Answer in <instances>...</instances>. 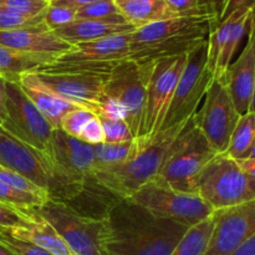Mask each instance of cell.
Wrapping results in <instances>:
<instances>
[{
	"label": "cell",
	"instance_id": "cell-45",
	"mask_svg": "<svg viewBox=\"0 0 255 255\" xmlns=\"http://www.w3.org/2000/svg\"><path fill=\"white\" fill-rule=\"evenodd\" d=\"M231 255H255V234L241 244Z\"/></svg>",
	"mask_w": 255,
	"mask_h": 255
},
{
	"label": "cell",
	"instance_id": "cell-40",
	"mask_svg": "<svg viewBox=\"0 0 255 255\" xmlns=\"http://www.w3.org/2000/svg\"><path fill=\"white\" fill-rule=\"evenodd\" d=\"M97 117L104 120H125L126 121L127 112L120 102L104 95L100 101Z\"/></svg>",
	"mask_w": 255,
	"mask_h": 255
},
{
	"label": "cell",
	"instance_id": "cell-6",
	"mask_svg": "<svg viewBox=\"0 0 255 255\" xmlns=\"http://www.w3.org/2000/svg\"><path fill=\"white\" fill-rule=\"evenodd\" d=\"M196 193L218 211L255 199V181L239 162L227 153H217L202 169Z\"/></svg>",
	"mask_w": 255,
	"mask_h": 255
},
{
	"label": "cell",
	"instance_id": "cell-29",
	"mask_svg": "<svg viewBox=\"0 0 255 255\" xmlns=\"http://www.w3.org/2000/svg\"><path fill=\"white\" fill-rule=\"evenodd\" d=\"M178 16L218 14V0H164ZM219 16V15H218Z\"/></svg>",
	"mask_w": 255,
	"mask_h": 255
},
{
	"label": "cell",
	"instance_id": "cell-10",
	"mask_svg": "<svg viewBox=\"0 0 255 255\" xmlns=\"http://www.w3.org/2000/svg\"><path fill=\"white\" fill-rule=\"evenodd\" d=\"M64 239L74 255H102L101 236L104 221L85 216L64 201L47 198L34 208Z\"/></svg>",
	"mask_w": 255,
	"mask_h": 255
},
{
	"label": "cell",
	"instance_id": "cell-24",
	"mask_svg": "<svg viewBox=\"0 0 255 255\" xmlns=\"http://www.w3.org/2000/svg\"><path fill=\"white\" fill-rule=\"evenodd\" d=\"M51 62H54V60L50 57L0 45V75L6 81L19 82V79L24 74L34 72L39 67Z\"/></svg>",
	"mask_w": 255,
	"mask_h": 255
},
{
	"label": "cell",
	"instance_id": "cell-7",
	"mask_svg": "<svg viewBox=\"0 0 255 255\" xmlns=\"http://www.w3.org/2000/svg\"><path fill=\"white\" fill-rule=\"evenodd\" d=\"M127 201L142 207L156 218L176 222L187 228L214 213L213 207L199 194L176 191L157 178L142 186Z\"/></svg>",
	"mask_w": 255,
	"mask_h": 255
},
{
	"label": "cell",
	"instance_id": "cell-51",
	"mask_svg": "<svg viewBox=\"0 0 255 255\" xmlns=\"http://www.w3.org/2000/svg\"><path fill=\"white\" fill-rule=\"evenodd\" d=\"M44 1H46V2H49V4H50V2H51V1H52V0H44Z\"/></svg>",
	"mask_w": 255,
	"mask_h": 255
},
{
	"label": "cell",
	"instance_id": "cell-11",
	"mask_svg": "<svg viewBox=\"0 0 255 255\" xmlns=\"http://www.w3.org/2000/svg\"><path fill=\"white\" fill-rule=\"evenodd\" d=\"M186 62L187 55H182L141 64L147 72V84L143 120L138 137L149 138L159 132Z\"/></svg>",
	"mask_w": 255,
	"mask_h": 255
},
{
	"label": "cell",
	"instance_id": "cell-35",
	"mask_svg": "<svg viewBox=\"0 0 255 255\" xmlns=\"http://www.w3.org/2000/svg\"><path fill=\"white\" fill-rule=\"evenodd\" d=\"M32 217L29 209L17 208L0 202V227L1 228H25Z\"/></svg>",
	"mask_w": 255,
	"mask_h": 255
},
{
	"label": "cell",
	"instance_id": "cell-39",
	"mask_svg": "<svg viewBox=\"0 0 255 255\" xmlns=\"http://www.w3.org/2000/svg\"><path fill=\"white\" fill-rule=\"evenodd\" d=\"M41 24H44V15L34 17V19H29V17L20 16V15L14 14V12L0 6V31L37 26V25Z\"/></svg>",
	"mask_w": 255,
	"mask_h": 255
},
{
	"label": "cell",
	"instance_id": "cell-32",
	"mask_svg": "<svg viewBox=\"0 0 255 255\" xmlns=\"http://www.w3.org/2000/svg\"><path fill=\"white\" fill-rule=\"evenodd\" d=\"M49 5V2L44 0H1L0 1L1 7L29 19L42 16Z\"/></svg>",
	"mask_w": 255,
	"mask_h": 255
},
{
	"label": "cell",
	"instance_id": "cell-48",
	"mask_svg": "<svg viewBox=\"0 0 255 255\" xmlns=\"http://www.w3.org/2000/svg\"><path fill=\"white\" fill-rule=\"evenodd\" d=\"M0 255H16V254H14L12 252H10L9 249L5 248L4 246H1V244H0Z\"/></svg>",
	"mask_w": 255,
	"mask_h": 255
},
{
	"label": "cell",
	"instance_id": "cell-42",
	"mask_svg": "<svg viewBox=\"0 0 255 255\" xmlns=\"http://www.w3.org/2000/svg\"><path fill=\"white\" fill-rule=\"evenodd\" d=\"M239 9H252L255 14V0H219V22Z\"/></svg>",
	"mask_w": 255,
	"mask_h": 255
},
{
	"label": "cell",
	"instance_id": "cell-36",
	"mask_svg": "<svg viewBox=\"0 0 255 255\" xmlns=\"http://www.w3.org/2000/svg\"><path fill=\"white\" fill-rule=\"evenodd\" d=\"M100 120L104 127L105 143H125L134 139L133 133L125 120Z\"/></svg>",
	"mask_w": 255,
	"mask_h": 255
},
{
	"label": "cell",
	"instance_id": "cell-44",
	"mask_svg": "<svg viewBox=\"0 0 255 255\" xmlns=\"http://www.w3.org/2000/svg\"><path fill=\"white\" fill-rule=\"evenodd\" d=\"M96 0H52L50 5H55V6H62L69 7V9H80V7L85 6V5L90 4Z\"/></svg>",
	"mask_w": 255,
	"mask_h": 255
},
{
	"label": "cell",
	"instance_id": "cell-37",
	"mask_svg": "<svg viewBox=\"0 0 255 255\" xmlns=\"http://www.w3.org/2000/svg\"><path fill=\"white\" fill-rule=\"evenodd\" d=\"M0 244L16 255H51L30 242L11 236L6 229L1 227H0Z\"/></svg>",
	"mask_w": 255,
	"mask_h": 255
},
{
	"label": "cell",
	"instance_id": "cell-15",
	"mask_svg": "<svg viewBox=\"0 0 255 255\" xmlns=\"http://www.w3.org/2000/svg\"><path fill=\"white\" fill-rule=\"evenodd\" d=\"M0 164L29 179L50 194L54 172L45 153L16 138L0 126Z\"/></svg>",
	"mask_w": 255,
	"mask_h": 255
},
{
	"label": "cell",
	"instance_id": "cell-34",
	"mask_svg": "<svg viewBox=\"0 0 255 255\" xmlns=\"http://www.w3.org/2000/svg\"><path fill=\"white\" fill-rule=\"evenodd\" d=\"M94 116H96V115L90 111V110L84 109V107H77V109L71 110V111L65 115L64 119L61 120L60 129H62L69 136L79 138L85 125Z\"/></svg>",
	"mask_w": 255,
	"mask_h": 255
},
{
	"label": "cell",
	"instance_id": "cell-14",
	"mask_svg": "<svg viewBox=\"0 0 255 255\" xmlns=\"http://www.w3.org/2000/svg\"><path fill=\"white\" fill-rule=\"evenodd\" d=\"M147 72L144 67L133 60L117 62L105 85L104 95L120 102L127 112L128 124L134 138L141 131L146 104Z\"/></svg>",
	"mask_w": 255,
	"mask_h": 255
},
{
	"label": "cell",
	"instance_id": "cell-20",
	"mask_svg": "<svg viewBox=\"0 0 255 255\" xmlns=\"http://www.w3.org/2000/svg\"><path fill=\"white\" fill-rule=\"evenodd\" d=\"M134 30L136 27L129 24L124 15L120 14L107 19L75 20L70 24L54 30V32L72 46H76L82 42L95 41L112 35L128 34L133 32Z\"/></svg>",
	"mask_w": 255,
	"mask_h": 255
},
{
	"label": "cell",
	"instance_id": "cell-8",
	"mask_svg": "<svg viewBox=\"0 0 255 255\" xmlns=\"http://www.w3.org/2000/svg\"><path fill=\"white\" fill-rule=\"evenodd\" d=\"M216 154L217 152L196 128L192 117L156 178L176 191L196 193L197 179L202 169Z\"/></svg>",
	"mask_w": 255,
	"mask_h": 255
},
{
	"label": "cell",
	"instance_id": "cell-41",
	"mask_svg": "<svg viewBox=\"0 0 255 255\" xmlns=\"http://www.w3.org/2000/svg\"><path fill=\"white\" fill-rule=\"evenodd\" d=\"M79 139H81V141L86 142V143L89 144H92V146L99 143H104L105 133L100 117L94 116L86 125H85L81 133H80Z\"/></svg>",
	"mask_w": 255,
	"mask_h": 255
},
{
	"label": "cell",
	"instance_id": "cell-2",
	"mask_svg": "<svg viewBox=\"0 0 255 255\" xmlns=\"http://www.w3.org/2000/svg\"><path fill=\"white\" fill-rule=\"evenodd\" d=\"M218 14L177 16L136 29L131 34L129 60L149 64L188 55L208 40Z\"/></svg>",
	"mask_w": 255,
	"mask_h": 255
},
{
	"label": "cell",
	"instance_id": "cell-16",
	"mask_svg": "<svg viewBox=\"0 0 255 255\" xmlns=\"http://www.w3.org/2000/svg\"><path fill=\"white\" fill-rule=\"evenodd\" d=\"M214 229L206 255H231L255 234V199L214 211Z\"/></svg>",
	"mask_w": 255,
	"mask_h": 255
},
{
	"label": "cell",
	"instance_id": "cell-9",
	"mask_svg": "<svg viewBox=\"0 0 255 255\" xmlns=\"http://www.w3.org/2000/svg\"><path fill=\"white\" fill-rule=\"evenodd\" d=\"M213 80L214 75L208 67L207 40L187 55L186 66L179 77L159 132L188 122L196 115Z\"/></svg>",
	"mask_w": 255,
	"mask_h": 255
},
{
	"label": "cell",
	"instance_id": "cell-13",
	"mask_svg": "<svg viewBox=\"0 0 255 255\" xmlns=\"http://www.w3.org/2000/svg\"><path fill=\"white\" fill-rule=\"evenodd\" d=\"M7 117L2 127L25 143L46 154L54 127L35 107L17 82L6 81Z\"/></svg>",
	"mask_w": 255,
	"mask_h": 255
},
{
	"label": "cell",
	"instance_id": "cell-52",
	"mask_svg": "<svg viewBox=\"0 0 255 255\" xmlns=\"http://www.w3.org/2000/svg\"><path fill=\"white\" fill-rule=\"evenodd\" d=\"M0 1H1V0H0Z\"/></svg>",
	"mask_w": 255,
	"mask_h": 255
},
{
	"label": "cell",
	"instance_id": "cell-26",
	"mask_svg": "<svg viewBox=\"0 0 255 255\" xmlns=\"http://www.w3.org/2000/svg\"><path fill=\"white\" fill-rule=\"evenodd\" d=\"M255 139V114L247 112L241 115L237 126L231 136L226 153L234 161L242 162L248 159Z\"/></svg>",
	"mask_w": 255,
	"mask_h": 255
},
{
	"label": "cell",
	"instance_id": "cell-12",
	"mask_svg": "<svg viewBox=\"0 0 255 255\" xmlns=\"http://www.w3.org/2000/svg\"><path fill=\"white\" fill-rule=\"evenodd\" d=\"M239 117L226 85L214 79L193 124L217 153H226Z\"/></svg>",
	"mask_w": 255,
	"mask_h": 255
},
{
	"label": "cell",
	"instance_id": "cell-25",
	"mask_svg": "<svg viewBox=\"0 0 255 255\" xmlns=\"http://www.w3.org/2000/svg\"><path fill=\"white\" fill-rule=\"evenodd\" d=\"M253 14L254 11L252 9H239L231 15L232 24L223 47H222L218 62H217L214 79H221L226 74L227 69L232 64V59H233L242 39L246 35L247 30H249Z\"/></svg>",
	"mask_w": 255,
	"mask_h": 255
},
{
	"label": "cell",
	"instance_id": "cell-46",
	"mask_svg": "<svg viewBox=\"0 0 255 255\" xmlns=\"http://www.w3.org/2000/svg\"><path fill=\"white\" fill-rule=\"evenodd\" d=\"M241 164L242 169L251 177L253 181H255V159L253 158H248V159H244V161L239 162Z\"/></svg>",
	"mask_w": 255,
	"mask_h": 255
},
{
	"label": "cell",
	"instance_id": "cell-4",
	"mask_svg": "<svg viewBox=\"0 0 255 255\" xmlns=\"http://www.w3.org/2000/svg\"><path fill=\"white\" fill-rule=\"evenodd\" d=\"M116 64L54 61L39 67L32 74L60 97L90 110L97 116L105 85Z\"/></svg>",
	"mask_w": 255,
	"mask_h": 255
},
{
	"label": "cell",
	"instance_id": "cell-30",
	"mask_svg": "<svg viewBox=\"0 0 255 255\" xmlns=\"http://www.w3.org/2000/svg\"><path fill=\"white\" fill-rule=\"evenodd\" d=\"M45 201L46 199L41 198V197L17 191V189L11 188L7 184L0 182V202H2V203L17 207V208L30 209L40 207Z\"/></svg>",
	"mask_w": 255,
	"mask_h": 255
},
{
	"label": "cell",
	"instance_id": "cell-49",
	"mask_svg": "<svg viewBox=\"0 0 255 255\" xmlns=\"http://www.w3.org/2000/svg\"><path fill=\"white\" fill-rule=\"evenodd\" d=\"M249 158H253V159H255V139H254L253 148H252V152H251V156H249Z\"/></svg>",
	"mask_w": 255,
	"mask_h": 255
},
{
	"label": "cell",
	"instance_id": "cell-43",
	"mask_svg": "<svg viewBox=\"0 0 255 255\" xmlns=\"http://www.w3.org/2000/svg\"><path fill=\"white\" fill-rule=\"evenodd\" d=\"M6 100V80L0 75V126H2L7 117Z\"/></svg>",
	"mask_w": 255,
	"mask_h": 255
},
{
	"label": "cell",
	"instance_id": "cell-27",
	"mask_svg": "<svg viewBox=\"0 0 255 255\" xmlns=\"http://www.w3.org/2000/svg\"><path fill=\"white\" fill-rule=\"evenodd\" d=\"M213 229L214 216L188 228L171 255H206Z\"/></svg>",
	"mask_w": 255,
	"mask_h": 255
},
{
	"label": "cell",
	"instance_id": "cell-23",
	"mask_svg": "<svg viewBox=\"0 0 255 255\" xmlns=\"http://www.w3.org/2000/svg\"><path fill=\"white\" fill-rule=\"evenodd\" d=\"M117 6L136 29L178 16L164 0H131Z\"/></svg>",
	"mask_w": 255,
	"mask_h": 255
},
{
	"label": "cell",
	"instance_id": "cell-50",
	"mask_svg": "<svg viewBox=\"0 0 255 255\" xmlns=\"http://www.w3.org/2000/svg\"><path fill=\"white\" fill-rule=\"evenodd\" d=\"M115 4L116 5H121L124 4V2H127V1H131V0H114Z\"/></svg>",
	"mask_w": 255,
	"mask_h": 255
},
{
	"label": "cell",
	"instance_id": "cell-3",
	"mask_svg": "<svg viewBox=\"0 0 255 255\" xmlns=\"http://www.w3.org/2000/svg\"><path fill=\"white\" fill-rule=\"evenodd\" d=\"M187 124L161 131L149 138L138 137L139 148L129 161L119 166L95 169L91 182L119 199H128L142 186L158 176Z\"/></svg>",
	"mask_w": 255,
	"mask_h": 255
},
{
	"label": "cell",
	"instance_id": "cell-22",
	"mask_svg": "<svg viewBox=\"0 0 255 255\" xmlns=\"http://www.w3.org/2000/svg\"><path fill=\"white\" fill-rule=\"evenodd\" d=\"M29 211L32 217L29 226L25 228L4 229H6L11 236L30 242L51 255H74L64 239L59 236L49 222L39 216L34 208H30Z\"/></svg>",
	"mask_w": 255,
	"mask_h": 255
},
{
	"label": "cell",
	"instance_id": "cell-47",
	"mask_svg": "<svg viewBox=\"0 0 255 255\" xmlns=\"http://www.w3.org/2000/svg\"><path fill=\"white\" fill-rule=\"evenodd\" d=\"M249 29H251L252 31L254 32V35H255V14H253V17H252L251 25H249ZM249 111H251V112H254V114H255V86H254V95H253V100H252L251 109H249Z\"/></svg>",
	"mask_w": 255,
	"mask_h": 255
},
{
	"label": "cell",
	"instance_id": "cell-17",
	"mask_svg": "<svg viewBox=\"0 0 255 255\" xmlns=\"http://www.w3.org/2000/svg\"><path fill=\"white\" fill-rule=\"evenodd\" d=\"M216 80L226 85L239 115L249 112L255 86V35L251 29L241 56L229 65L221 79Z\"/></svg>",
	"mask_w": 255,
	"mask_h": 255
},
{
	"label": "cell",
	"instance_id": "cell-21",
	"mask_svg": "<svg viewBox=\"0 0 255 255\" xmlns=\"http://www.w3.org/2000/svg\"><path fill=\"white\" fill-rule=\"evenodd\" d=\"M17 84L20 85L25 95L29 97L30 101L35 105V107L51 124L54 129L60 128L61 120L67 112L79 107L51 91L32 72L22 75Z\"/></svg>",
	"mask_w": 255,
	"mask_h": 255
},
{
	"label": "cell",
	"instance_id": "cell-19",
	"mask_svg": "<svg viewBox=\"0 0 255 255\" xmlns=\"http://www.w3.org/2000/svg\"><path fill=\"white\" fill-rule=\"evenodd\" d=\"M131 34H120L76 45L57 57L59 62H119L128 59Z\"/></svg>",
	"mask_w": 255,
	"mask_h": 255
},
{
	"label": "cell",
	"instance_id": "cell-18",
	"mask_svg": "<svg viewBox=\"0 0 255 255\" xmlns=\"http://www.w3.org/2000/svg\"><path fill=\"white\" fill-rule=\"evenodd\" d=\"M0 45L50 57L54 61L57 57L74 49L71 44L57 36L45 24L0 31Z\"/></svg>",
	"mask_w": 255,
	"mask_h": 255
},
{
	"label": "cell",
	"instance_id": "cell-33",
	"mask_svg": "<svg viewBox=\"0 0 255 255\" xmlns=\"http://www.w3.org/2000/svg\"><path fill=\"white\" fill-rule=\"evenodd\" d=\"M0 182L7 184L11 188L17 189V191L25 192V193L34 194V196L41 197V198L47 199L49 198V194L45 191H42L40 187H37L36 184H34L32 182H30L29 179L22 177L21 174L16 173V172L11 171L9 168H5L0 164Z\"/></svg>",
	"mask_w": 255,
	"mask_h": 255
},
{
	"label": "cell",
	"instance_id": "cell-28",
	"mask_svg": "<svg viewBox=\"0 0 255 255\" xmlns=\"http://www.w3.org/2000/svg\"><path fill=\"white\" fill-rule=\"evenodd\" d=\"M139 148L138 138L125 143H99L94 146L95 169L119 166L129 161Z\"/></svg>",
	"mask_w": 255,
	"mask_h": 255
},
{
	"label": "cell",
	"instance_id": "cell-5",
	"mask_svg": "<svg viewBox=\"0 0 255 255\" xmlns=\"http://www.w3.org/2000/svg\"><path fill=\"white\" fill-rule=\"evenodd\" d=\"M46 156L54 172L49 198L66 202L81 194L96 167L94 146L54 129Z\"/></svg>",
	"mask_w": 255,
	"mask_h": 255
},
{
	"label": "cell",
	"instance_id": "cell-31",
	"mask_svg": "<svg viewBox=\"0 0 255 255\" xmlns=\"http://www.w3.org/2000/svg\"><path fill=\"white\" fill-rule=\"evenodd\" d=\"M120 14L121 11L114 0H96L77 9L76 20L107 19Z\"/></svg>",
	"mask_w": 255,
	"mask_h": 255
},
{
	"label": "cell",
	"instance_id": "cell-38",
	"mask_svg": "<svg viewBox=\"0 0 255 255\" xmlns=\"http://www.w3.org/2000/svg\"><path fill=\"white\" fill-rule=\"evenodd\" d=\"M76 11L77 10L69 9V7L49 5L44 12V24L54 31V30L64 26V25L75 21L76 20Z\"/></svg>",
	"mask_w": 255,
	"mask_h": 255
},
{
	"label": "cell",
	"instance_id": "cell-1",
	"mask_svg": "<svg viewBox=\"0 0 255 255\" xmlns=\"http://www.w3.org/2000/svg\"><path fill=\"white\" fill-rule=\"evenodd\" d=\"M102 221V255H171L188 229L127 199H117Z\"/></svg>",
	"mask_w": 255,
	"mask_h": 255
}]
</instances>
